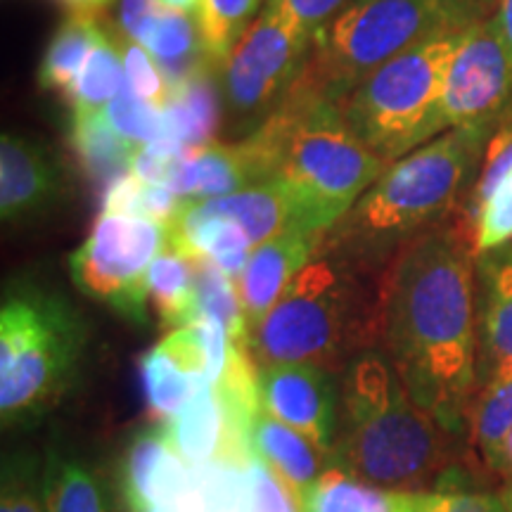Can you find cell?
Returning <instances> with one entry per match:
<instances>
[{"mask_svg": "<svg viewBox=\"0 0 512 512\" xmlns=\"http://www.w3.org/2000/svg\"><path fill=\"white\" fill-rule=\"evenodd\" d=\"M470 221L413 238L384 275V349L411 399L460 437L479 382Z\"/></svg>", "mask_w": 512, "mask_h": 512, "instance_id": "cell-1", "label": "cell"}, {"mask_svg": "<svg viewBox=\"0 0 512 512\" xmlns=\"http://www.w3.org/2000/svg\"><path fill=\"white\" fill-rule=\"evenodd\" d=\"M240 143L256 183L278 185L292 230L302 233L335 228L387 169L351 131L342 102L304 74L278 110Z\"/></svg>", "mask_w": 512, "mask_h": 512, "instance_id": "cell-2", "label": "cell"}, {"mask_svg": "<svg viewBox=\"0 0 512 512\" xmlns=\"http://www.w3.org/2000/svg\"><path fill=\"white\" fill-rule=\"evenodd\" d=\"M384 275L387 268L373 271L320 247L252 332L254 361L344 373L351 358L384 342Z\"/></svg>", "mask_w": 512, "mask_h": 512, "instance_id": "cell-3", "label": "cell"}, {"mask_svg": "<svg viewBox=\"0 0 512 512\" xmlns=\"http://www.w3.org/2000/svg\"><path fill=\"white\" fill-rule=\"evenodd\" d=\"M489 133L491 128H451L396 159L325 233L320 247L384 271L408 242L451 214L489 145Z\"/></svg>", "mask_w": 512, "mask_h": 512, "instance_id": "cell-4", "label": "cell"}, {"mask_svg": "<svg viewBox=\"0 0 512 512\" xmlns=\"http://www.w3.org/2000/svg\"><path fill=\"white\" fill-rule=\"evenodd\" d=\"M86 354V325L57 292L24 283L0 309V418L34 425L72 389Z\"/></svg>", "mask_w": 512, "mask_h": 512, "instance_id": "cell-5", "label": "cell"}, {"mask_svg": "<svg viewBox=\"0 0 512 512\" xmlns=\"http://www.w3.org/2000/svg\"><path fill=\"white\" fill-rule=\"evenodd\" d=\"M484 17L475 0H347L316 29L304 76L344 102L380 64Z\"/></svg>", "mask_w": 512, "mask_h": 512, "instance_id": "cell-6", "label": "cell"}, {"mask_svg": "<svg viewBox=\"0 0 512 512\" xmlns=\"http://www.w3.org/2000/svg\"><path fill=\"white\" fill-rule=\"evenodd\" d=\"M465 29L425 38L394 55L344 98L351 131L387 164L448 131L441 100Z\"/></svg>", "mask_w": 512, "mask_h": 512, "instance_id": "cell-7", "label": "cell"}, {"mask_svg": "<svg viewBox=\"0 0 512 512\" xmlns=\"http://www.w3.org/2000/svg\"><path fill=\"white\" fill-rule=\"evenodd\" d=\"M453 439L399 380L370 406L342 413L330 463L382 489L427 491L453 467Z\"/></svg>", "mask_w": 512, "mask_h": 512, "instance_id": "cell-8", "label": "cell"}, {"mask_svg": "<svg viewBox=\"0 0 512 512\" xmlns=\"http://www.w3.org/2000/svg\"><path fill=\"white\" fill-rule=\"evenodd\" d=\"M313 31L290 17L278 0L240 36L221 67V86L230 117L256 131L278 110L309 62Z\"/></svg>", "mask_w": 512, "mask_h": 512, "instance_id": "cell-9", "label": "cell"}, {"mask_svg": "<svg viewBox=\"0 0 512 512\" xmlns=\"http://www.w3.org/2000/svg\"><path fill=\"white\" fill-rule=\"evenodd\" d=\"M166 245L169 228L164 223L147 216L100 211L91 235L69 256V273L79 292L145 328L150 320L147 273Z\"/></svg>", "mask_w": 512, "mask_h": 512, "instance_id": "cell-10", "label": "cell"}, {"mask_svg": "<svg viewBox=\"0 0 512 512\" xmlns=\"http://www.w3.org/2000/svg\"><path fill=\"white\" fill-rule=\"evenodd\" d=\"M512 105V50L498 15L465 29L448 69L441 114L451 128H494Z\"/></svg>", "mask_w": 512, "mask_h": 512, "instance_id": "cell-11", "label": "cell"}, {"mask_svg": "<svg viewBox=\"0 0 512 512\" xmlns=\"http://www.w3.org/2000/svg\"><path fill=\"white\" fill-rule=\"evenodd\" d=\"M261 411L302 432L330 460L342 420L337 373L304 363L259 368Z\"/></svg>", "mask_w": 512, "mask_h": 512, "instance_id": "cell-12", "label": "cell"}, {"mask_svg": "<svg viewBox=\"0 0 512 512\" xmlns=\"http://www.w3.org/2000/svg\"><path fill=\"white\" fill-rule=\"evenodd\" d=\"M64 169L50 147L3 133L0 138V216L5 223L46 219L64 200Z\"/></svg>", "mask_w": 512, "mask_h": 512, "instance_id": "cell-13", "label": "cell"}, {"mask_svg": "<svg viewBox=\"0 0 512 512\" xmlns=\"http://www.w3.org/2000/svg\"><path fill=\"white\" fill-rule=\"evenodd\" d=\"M204 351L192 325L171 330L157 347L140 358L147 418L169 422L183 411L204 387Z\"/></svg>", "mask_w": 512, "mask_h": 512, "instance_id": "cell-14", "label": "cell"}, {"mask_svg": "<svg viewBox=\"0 0 512 512\" xmlns=\"http://www.w3.org/2000/svg\"><path fill=\"white\" fill-rule=\"evenodd\" d=\"M325 233H302L285 230L254 247L238 280L242 311H245L249 332L261 325L268 311L278 304L292 278L313 259L320 249Z\"/></svg>", "mask_w": 512, "mask_h": 512, "instance_id": "cell-15", "label": "cell"}, {"mask_svg": "<svg viewBox=\"0 0 512 512\" xmlns=\"http://www.w3.org/2000/svg\"><path fill=\"white\" fill-rule=\"evenodd\" d=\"M166 441L190 465L233 460L247 465L254 458L249 439L228 418L214 384H204L174 420L162 425Z\"/></svg>", "mask_w": 512, "mask_h": 512, "instance_id": "cell-16", "label": "cell"}, {"mask_svg": "<svg viewBox=\"0 0 512 512\" xmlns=\"http://www.w3.org/2000/svg\"><path fill=\"white\" fill-rule=\"evenodd\" d=\"M482 275L479 306V377L512 380V245L477 256Z\"/></svg>", "mask_w": 512, "mask_h": 512, "instance_id": "cell-17", "label": "cell"}, {"mask_svg": "<svg viewBox=\"0 0 512 512\" xmlns=\"http://www.w3.org/2000/svg\"><path fill=\"white\" fill-rule=\"evenodd\" d=\"M467 221L477 256L512 242V119L486 145Z\"/></svg>", "mask_w": 512, "mask_h": 512, "instance_id": "cell-18", "label": "cell"}, {"mask_svg": "<svg viewBox=\"0 0 512 512\" xmlns=\"http://www.w3.org/2000/svg\"><path fill=\"white\" fill-rule=\"evenodd\" d=\"M249 446L256 458H261L299 501H304L325 472V458L302 432L292 430L285 422L275 420L266 411L254 415L249 430Z\"/></svg>", "mask_w": 512, "mask_h": 512, "instance_id": "cell-19", "label": "cell"}, {"mask_svg": "<svg viewBox=\"0 0 512 512\" xmlns=\"http://www.w3.org/2000/svg\"><path fill=\"white\" fill-rule=\"evenodd\" d=\"M254 183V171L242 143L219 145L209 140L185 150L174 166L169 188L183 200H207L245 190Z\"/></svg>", "mask_w": 512, "mask_h": 512, "instance_id": "cell-20", "label": "cell"}, {"mask_svg": "<svg viewBox=\"0 0 512 512\" xmlns=\"http://www.w3.org/2000/svg\"><path fill=\"white\" fill-rule=\"evenodd\" d=\"M420 491L368 484L339 465H328L302 501L304 512H418Z\"/></svg>", "mask_w": 512, "mask_h": 512, "instance_id": "cell-21", "label": "cell"}, {"mask_svg": "<svg viewBox=\"0 0 512 512\" xmlns=\"http://www.w3.org/2000/svg\"><path fill=\"white\" fill-rule=\"evenodd\" d=\"M192 207L209 216H226L245 228L254 247L264 245L275 235L292 230V216L285 195L271 181L254 183L245 190L230 192L223 197L190 200Z\"/></svg>", "mask_w": 512, "mask_h": 512, "instance_id": "cell-22", "label": "cell"}, {"mask_svg": "<svg viewBox=\"0 0 512 512\" xmlns=\"http://www.w3.org/2000/svg\"><path fill=\"white\" fill-rule=\"evenodd\" d=\"M145 48L150 50V55L162 69L169 91L192 76L216 69L204 50L200 27L197 22H192L188 12L166 8L152 36L147 38Z\"/></svg>", "mask_w": 512, "mask_h": 512, "instance_id": "cell-23", "label": "cell"}, {"mask_svg": "<svg viewBox=\"0 0 512 512\" xmlns=\"http://www.w3.org/2000/svg\"><path fill=\"white\" fill-rule=\"evenodd\" d=\"M46 512H110L105 484L86 460L50 448L43 463Z\"/></svg>", "mask_w": 512, "mask_h": 512, "instance_id": "cell-24", "label": "cell"}, {"mask_svg": "<svg viewBox=\"0 0 512 512\" xmlns=\"http://www.w3.org/2000/svg\"><path fill=\"white\" fill-rule=\"evenodd\" d=\"M147 290L162 328H188L197 320V294L192 259L174 245H166L147 273Z\"/></svg>", "mask_w": 512, "mask_h": 512, "instance_id": "cell-25", "label": "cell"}, {"mask_svg": "<svg viewBox=\"0 0 512 512\" xmlns=\"http://www.w3.org/2000/svg\"><path fill=\"white\" fill-rule=\"evenodd\" d=\"M105 31L98 24V17L76 15L72 12L55 31L53 41L46 48L41 67H38V83L46 91L69 93L76 76L81 74L88 55L98 46Z\"/></svg>", "mask_w": 512, "mask_h": 512, "instance_id": "cell-26", "label": "cell"}, {"mask_svg": "<svg viewBox=\"0 0 512 512\" xmlns=\"http://www.w3.org/2000/svg\"><path fill=\"white\" fill-rule=\"evenodd\" d=\"M171 451L162 427L143 430L126 441L117 465V484L121 503L128 512L155 508V484L159 467Z\"/></svg>", "mask_w": 512, "mask_h": 512, "instance_id": "cell-27", "label": "cell"}, {"mask_svg": "<svg viewBox=\"0 0 512 512\" xmlns=\"http://www.w3.org/2000/svg\"><path fill=\"white\" fill-rule=\"evenodd\" d=\"M121 88H124V64H121L119 41L105 34L88 55L81 74L76 76L74 86L67 93L69 105H72V121L100 117Z\"/></svg>", "mask_w": 512, "mask_h": 512, "instance_id": "cell-28", "label": "cell"}, {"mask_svg": "<svg viewBox=\"0 0 512 512\" xmlns=\"http://www.w3.org/2000/svg\"><path fill=\"white\" fill-rule=\"evenodd\" d=\"M209 74L202 72L171 88L169 100L162 107L171 136L181 140L185 147L209 143L219 124V100Z\"/></svg>", "mask_w": 512, "mask_h": 512, "instance_id": "cell-29", "label": "cell"}, {"mask_svg": "<svg viewBox=\"0 0 512 512\" xmlns=\"http://www.w3.org/2000/svg\"><path fill=\"white\" fill-rule=\"evenodd\" d=\"M72 145L86 174L102 190L117 183L121 176L131 174L133 155L138 150L117 136L102 114L86 121H72Z\"/></svg>", "mask_w": 512, "mask_h": 512, "instance_id": "cell-30", "label": "cell"}, {"mask_svg": "<svg viewBox=\"0 0 512 512\" xmlns=\"http://www.w3.org/2000/svg\"><path fill=\"white\" fill-rule=\"evenodd\" d=\"M195 271L197 313L216 318L226 328L230 342L238 347L252 349V332H249L245 311H242L240 292L235 280H230L219 264L209 256H190Z\"/></svg>", "mask_w": 512, "mask_h": 512, "instance_id": "cell-31", "label": "cell"}, {"mask_svg": "<svg viewBox=\"0 0 512 512\" xmlns=\"http://www.w3.org/2000/svg\"><path fill=\"white\" fill-rule=\"evenodd\" d=\"M261 0H200L197 5V27L211 64L223 67L230 50L249 29V19Z\"/></svg>", "mask_w": 512, "mask_h": 512, "instance_id": "cell-32", "label": "cell"}, {"mask_svg": "<svg viewBox=\"0 0 512 512\" xmlns=\"http://www.w3.org/2000/svg\"><path fill=\"white\" fill-rule=\"evenodd\" d=\"M472 446L477 448L484 465L494 458L505 434L512 430V380L486 382L472 399L467 415Z\"/></svg>", "mask_w": 512, "mask_h": 512, "instance_id": "cell-33", "label": "cell"}, {"mask_svg": "<svg viewBox=\"0 0 512 512\" xmlns=\"http://www.w3.org/2000/svg\"><path fill=\"white\" fill-rule=\"evenodd\" d=\"M112 131L131 143L133 147H145L155 140L169 136L162 107L152 105L124 86L110 105L102 112Z\"/></svg>", "mask_w": 512, "mask_h": 512, "instance_id": "cell-34", "label": "cell"}, {"mask_svg": "<svg viewBox=\"0 0 512 512\" xmlns=\"http://www.w3.org/2000/svg\"><path fill=\"white\" fill-rule=\"evenodd\" d=\"M0 512H46L43 467L34 453H12L3 460Z\"/></svg>", "mask_w": 512, "mask_h": 512, "instance_id": "cell-35", "label": "cell"}, {"mask_svg": "<svg viewBox=\"0 0 512 512\" xmlns=\"http://www.w3.org/2000/svg\"><path fill=\"white\" fill-rule=\"evenodd\" d=\"M418 512H508L501 496L472 491L456 467L444 472L432 489L420 491Z\"/></svg>", "mask_w": 512, "mask_h": 512, "instance_id": "cell-36", "label": "cell"}, {"mask_svg": "<svg viewBox=\"0 0 512 512\" xmlns=\"http://www.w3.org/2000/svg\"><path fill=\"white\" fill-rule=\"evenodd\" d=\"M247 465L233 460L195 465L204 486L207 512H249Z\"/></svg>", "mask_w": 512, "mask_h": 512, "instance_id": "cell-37", "label": "cell"}, {"mask_svg": "<svg viewBox=\"0 0 512 512\" xmlns=\"http://www.w3.org/2000/svg\"><path fill=\"white\" fill-rule=\"evenodd\" d=\"M124 86L152 105L164 107L169 100V83L159 72V64L150 50L128 38L124 48Z\"/></svg>", "mask_w": 512, "mask_h": 512, "instance_id": "cell-38", "label": "cell"}, {"mask_svg": "<svg viewBox=\"0 0 512 512\" xmlns=\"http://www.w3.org/2000/svg\"><path fill=\"white\" fill-rule=\"evenodd\" d=\"M247 482L249 512H304L302 501L261 458L249 460Z\"/></svg>", "mask_w": 512, "mask_h": 512, "instance_id": "cell-39", "label": "cell"}, {"mask_svg": "<svg viewBox=\"0 0 512 512\" xmlns=\"http://www.w3.org/2000/svg\"><path fill=\"white\" fill-rule=\"evenodd\" d=\"M164 5L159 0H124L121 3V29L131 41L145 46L147 38L155 31Z\"/></svg>", "mask_w": 512, "mask_h": 512, "instance_id": "cell-40", "label": "cell"}, {"mask_svg": "<svg viewBox=\"0 0 512 512\" xmlns=\"http://www.w3.org/2000/svg\"><path fill=\"white\" fill-rule=\"evenodd\" d=\"M283 8L290 12V17L297 19L304 29L316 34L318 27H323L328 19L337 15L347 5V0H278Z\"/></svg>", "mask_w": 512, "mask_h": 512, "instance_id": "cell-41", "label": "cell"}, {"mask_svg": "<svg viewBox=\"0 0 512 512\" xmlns=\"http://www.w3.org/2000/svg\"><path fill=\"white\" fill-rule=\"evenodd\" d=\"M486 467H489L491 472H496L498 477H503L508 484L512 482V430L505 434L501 446H498V451L494 453V458L489 460Z\"/></svg>", "mask_w": 512, "mask_h": 512, "instance_id": "cell-42", "label": "cell"}, {"mask_svg": "<svg viewBox=\"0 0 512 512\" xmlns=\"http://www.w3.org/2000/svg\"><path fill=\"white\" fill-rule=\"evenodd\" d=\"M69 10L76 12V15H93L98 17V12H102L112 0H62Z\"/></svg>", "mask_w": 512, "mask_h": 512, "instance_id": "cell-43", "label": "cell"}, {"mask_svg": "<svg viewBox=\"0 0 512 512\" xmlns=\"http://www.w3.org/2000/svg\"><path fill=\"white\" fill-rule=\"evenodd\" d=\"M498 19H501L503 34L508 38V46L512 50V0H498Z\"/></svg>", "mask_w": 512, "mask_h": 512, "instance_id": "cell-44", "label": "cell"}, {"mask_svg": "<svg viewBox=\"0 0 512 512\" xmlns=\"http://www.w3.org/2000/svg\"><path fill=\"white\" fill-rule=\"evenodd\" d=\"M159 3L164 5V8L169 10H178V12H197V5H200V0H159Z\"/></svg>", "mask_w": 512, "mask_h": 512, "instance_id": "cell-45", "label": "cell"}, {"mask_svg": "<svg viewBox=\"0 0 512 512\" xmlns=\"http://www.w3.org/2000/svg\"><path fill=\"white\" fill-rule=\"evenodd\" d=\"M501 498H503V503H505V510L512 512V482L505 484V489L501 491Z\"/></svg>", "mask_w": 512, "mask_h": 512, "instance_id": "cell-46", "label": "cell"}, {"mask_svg": "<svg viewBox=\"0 0 512 512\" xmlns=\"http://www.w3.org/2000/svg\"><path fill=\"white\" fill-rule=\"evenodd\" d=\"M475 3L479 5V10L486 12V10H491V8H494V5L498 3V0H475Z\"/></svg>", "mask_w": 512, "mask_h": 512, "instance_id": "cell-47", "label": "cell"}, {"mask_svg": "<svg viewBox=\"0 0 512 512\" xmlns=\"http://www.w3.org/2000/svg\"><path fill=\"white\" fill-rule=\"evenodd\" d=\"M143 512H169V510H164V508H147Z\"/></svg>", "mask_w": 512, "mask_h": 512, "instance_id": "cell-48", "label": "cell"}]
</instances>
